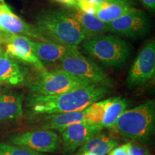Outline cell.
Listing matches in <instances>:
<instances>
[{"label":"cell","mask_w":155,"mask_h":155,"mask_svg":"<svg viewBox=\"0 0 155 155\" xmlns=\"http://www.w3.org/2000/svg\"><path fill=\"white\" fill-rule=\"evenodd\" d=\"M111 93L108 87L91 84L53 96L32 94L28 97L27 105L34 114H63L82 111L94 103L103 99Z\"/></svg>","instance_id":"1"},{"label":"cell","mask_w":155,"mask_h":155,"mask_svg":"<svg viewBox=\"0 0 155 155\" xmlns=\"http://www.w3.org/2000/svg\"><path fill=\"white\" fill-rule=\"evenodd\" d=\"M35 28L48 42L77 47L86 39L81 25L66 10L42 11L36 17Z\"/></svg>","instance_id":"2"},{"label":"cell","mask_w":155,"mask_h":155,"mask_svg":"<svg viewBox=\"0 0 155 155\" xmlns=\"http://www.w3.org/2000/svg\"><path fill=\"white\" fill-rule=\"evenodd\" d=\"M155 103L145 101L122 113L110 129L131 141L146 143L154 132Z\"/></svg>","instance_id":"3"},{"label":"cell","mask_w":155,"mask_h":155,"mask_svg":"<svg viewBox=\"0 0 155 155\" xmlns=\"http://www.w3.org/2000/svg\"><path fill=\"white\" fill-rule=\"evenodd\" d=\"M82 47L85 53L105 67H122L131 52L128 42L110 35H101L86 39Z\"/></svg>","instance_id":"4"},{"label":"cell","mask_w":155,"mask_h":155,"mask_svg":"<svg viewBox=\"0 0 155 155\" xmlns=\"http://www.w3.org/2000/svg\"><path fill=\"white\" fill-rule=\"evenodd\" d=\"M89 85L90 83L63 70L53 71L45 70L40 71L37 78L29 85V88L35 94L53 96L84 88Z\"/></svg>","instance_id":"5"},{"label":"cell","mask_w":155,"mask_h":155,"mask_svg":"<svg viewBox=\"0 0 155 155\" xmlns=\"http://www.w3.org/2000/svg\"><path fill=\"white\" fill-rule=\"evenodd\" d=\"M60 69L71 73L90 84L111 88L112 80L101 67L91 60L81 54L80 52L67 56L59 62Z\"/></svg>","instance_id":"6"},{"label":"cell","mask_w":155,"mask_h":155,"mask_svg":"<svg viewBox=\"0 0 155 155\" xmlns=\"http://www.w3.org/2000/svg\"><path fill=\"white\" fill-rule=\"evenodd\" d=\"M10 144L40 153H53L61 150V139L53 130L25 131L9 139Z\"/></svg>","instance_id":"7"},{"label":"cell","mask_w":155,"mask_h":155,"mask_svg":"<svg viewBox=\"0 0 155 155\" xmlns=\"http://www.w3.org/2000/svg\"><path fill=\"white\" fill-rule=\"evenodd\" d=\"M108 26L109 32L133 39L146 35L150 27L145 13L135 8L109 22Z\"/></svg>","instance_id":"8"},{"label":"cell","mask_w":155,"mask_h":155,"mask_svg":"<svg viewBox=\"0 0 155 155\" xmlns=\"http://www.w3.org/2000/svg\"><path fill=\"white\" fill-rule=\"evenodd\" d=\"M155 72V43L148 42L139 52L129 70L127 84L129 88L141 86L154 76Z\"/></svg>","instance_id":"9"},{"label":"cell","mask_w":155,"mask_h":155,"mask_svg":"<svg viewBox=\"0 0 155 155\" xmlns=\"http://www.w3.org/2000/svg\"><path fill=\"white\" fill-rule=\"evenodd\" d=\"M103 129L99 125L85 121L68 126L61 132L63 154H71Z\"/></svg>","instance_id":"10"},{"label":"cell","mask_w":155,"mask_h":155,"mask_svg":"<svg viewBox=\"0 0 155 155\" xmlns=\"http://www.w3.org/2000/svg\"><path fill=\"white\" fill-rule=\"evenodd\" d=\"M0 42L5 45L8 55L34 65L40 71L46 70L35 54L32 40L28 37L2 32V33H0Z\"/></svg>","instance_id":"11"},{"label":"cell","mask_w":155,"mask_h":155,"mask_svg":"<svg viewBox=\"0 0 155 155\" xmlns=\"http://www.w3.org/2000/svg\"><path fill=\"white\" fill-rule=\"evenodd\" d=\"M0 31L7 33L28 36L38 42H48L39 33L35 26L29 25L13 13L5 3H0Z\"/></svg>","instance_id":"12"},{"label":"cell","mask_w":155,"mask_h":155,"mask_svg":"<svg viewBox=\"0 0 155 155\" xmlns=\"http://www.w3.org/2000/svg\"><path fill=\"white\" fill-rule=\"evenodd\" d=\"M35 54L44 66L58 63L67 56L78 53L76 46H70L53 42L32 41Z\"/></svg>","instance_id":"13"},{"label":"cell","mask_w":155,"mask_h":155,"mask_svg":"<svg viewBox=\"0 0 155 155\" xmlns=\"http://www.w3.org/2000/svg\"><path fill=\"white\" fill-rule=\"evenodd\" d=\"M87 108L82 111L63 114H46L41 118V123L38 129L40 130H56L63 131L65 128L73 124L84 121Z\"/></svg>","instance_id":"14"},{"label":"cell","mask_w":155,"mask_h":155,"mask_svg":"<svg viewBox=\"0 0 155 155\" xmlns=\"http://www.w3.org/2000/svg\"><path fill=\"white\" fill-rule=\"evenodd\" d=\"M66 11L81 25L86 39L109 32L108 24L102 22L95 15L85 12L77 7L68 8Z\"/></svg>","instance_id":"15"},{"label":"cell","mask_w":155,"mask_h":155,"mask_svg":"<svg viewBox=\"0 0 155 155\" xmlns=\"http://www.w3.org/2000/svg\"><path fill=\"white\" fill-rule=\"evenodd\" d=\"M25 71L7 54L0 55V83L16 85L25 80Z\"/></svg>","instance_id":"16"},{"label":"cell","mask_w":155,"mask_h":155,"mask_svg":"<svg viewBox=\"0 0 155 155\" xmlns=\"http://www.w3.org/2000/svg\"><path fill=\"white\" fill-rule=\"evenodd\" d=\"M23 97L21 94H7L0 96V121L17 119L23 114Z\"/></svg>","instance_id":"17"},{"label":"cell","mask_w":155,"mask_h":155,"mask_svg":"<svg viewBox=\"0 0 155 155\" xmlns=\"http://www.w3.org/2000/svg\"><path fill=\"white\" fill-rule=\"evenodd\" d=\"M133 8L125 2H98L94 15L102 22L108 24Z\"/></svg>","instance_id":"18"},{"label":"cell","mask_w":155,"mask_h":155,"mask_svg":"<svg viewBox=\"0 0 155 155\" xmlns=\"http://www.w3.org/2000/svg\"><path fill=\"white\" fill-rule=\"evenodd\" d=\"M129 105L130 102L125 98H121V96L111 98L101 127L103 129H111L116 119L127 110Z\"/></svg>","instance_id":"19"},{"label":"cell","mask_w":155,"mask_h":155,"mask_svg":"<svg viewBox=\"0 0 155 155\" xmlns=\"http://www.w3.org/2000/svg\"><path fill=\"white\" fill-rule=\"evenodd\" d=\"M110 99L111 98L100 100L89 106L87 108V111L85 116V121L101 126L105 115L106 108L110 102Z\"/></svg>","instance_id":"20"},{"label":"cell","mask_w":155,"mask_h":155,"mask_svg":"<svg viewBox=\"0 0 155 155\" xmlns=\"http://www.w3.org/2000/svg\"><path fill=\"white\" fill-rule=\"evenodd\" d=\"M0 155H48L28 149L21 147L10 143L0 142Z\"/></svg>","instance_id":"21"},{"label":"cell","mask_w":155,"mask_h":155,"mask_svg":"<svg viewBox=\"0 0 155 155\" xmlns=\"http://www.w3.org/2000/svg\"><path fill=\"white\" fill-rule=\"evenodd\" d=\"M118 146V141L111 136L106 141L96 148L82 153H76L75 155H106L114 147Z\"/></svg>","instance_id":"22"},{"label":"cell","mask_w":155,"mask_h":155,"mask_svg":"<svg viewBox=\"0 0 155 155\" xmlns=\"http://www.w3.org/2000/svg\"><path fill=\"white\" fill-rule=\"evenodd\" d=\"M98 2L93 0H77V8L88 14L94 15Z\"/></svg>","instance_id":"23"},{"label":"cell","mask_w":155,"mask_h":155,"mask_svg":"<svg viewBox=\"0 0 155 155\" xmlns=\"http://www.w3.org/2000/svg\"><path fill=\"white\" fill-rule=\"evenodd\" d=\"M129 147L131 155H152L147 147L134 141H129Z\"/></svg>","instance_id":"24"},{"label":"cell","mask_w":155,"mask_h":155,"mask_svg":"<svg viewBox=\"0 0 155 155\" xmlns=\"http://www.w3.org/2000/svg\"><path fill=\"white\" fill-rule=\"evenodd\" d=\"M108 155H131L129 142L121 146L114 147L107 154Z\"/></svg>","instance_id":"25"},{"label":"cell","mask_w":155,"mask_h":155,"mask_svg":"<svg viewBox=\"0 0 155 155\" xmlns=\"http://www.w3.org/2000/svg\"><path fill=\"white\" fill-rule=\"evenodd\" d=\"M53 1L66 6L68 8L77 7V0H53Z\"/></svg>","instance_id":"26"},{"label":"cell","mask_w":155,"mask_h":155,"mask_svg":"<svg viewBox=\"0 0 155 155\" xmlns=\"http://www.w3.org/2000/svg\"><path fill=\"white\" fill-rule=\"evenodd\" d=\"M146 7L152 10L155 8V0H141Z\"/></svg>","instance_id":"27"},{"label":"cell","mask_w":155,"mask_h":155,"mask_svg":"<svg viewBox=\"0 0 155 155\" xmlns=\"http://www.w3.org/2000/svg\"><path fill=\"white\" fill-rule=\"evenodd\" d=\"M97 2H124L119 1V0H93Z\"/></svg>","instance_id":"28"},{"label":"cell","mask_w":155,"mask_h":155,"mask_svg":"<svg viewBox=\"0 0 155 155\" xmlns=\"http://www.w3.org/2000/svg\"><path fill=\"white\" fill-rule=\"evenodd\" d=\"M119 1H121L124 2L128 4V5H134L136 3V0H119Z\"/></svg>","instance_id":"29"},{"label":"cell","mask_w":155,"mask_h":155,"mask_svg":"<svg viewBox=\"0 0 155 155\" xmlns=\"http://www.w3.org/2000/svg\"><path fill=\"white\" fill-rule=\"evenodd\" d=\"M0 3H4V0H0Z\"/></svg>","instance_id":"30"},{"label":"cell","mask_w":155,"mask_h":155,"mask_svg":"<svg viewBox=\"0 0 155 155\" xmlns=\"http://www.w3.org/2000/svg\"><path fill=\"white\" fill-rule=\"evenodd\" d=\"M0 53H1V48H0Z\"/></svg>","instance_id":"31"}]
</instances>
